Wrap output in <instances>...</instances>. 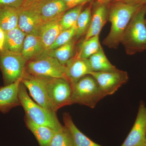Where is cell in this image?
<instances>
[{"mask_svg": "<svg viewBox=\"0 0 146 146\" xmlns=\"http://www.w3.org/2000/svg\"><path fill=\"white\" fill-rule=\"evenodd\" d=\"M109 3H101L97 1L95 3L92 11L91 24L82 42L100 35L102 29L108 19Z\"/></svg>", "mask_w": 146, "mask_h": 146, "instance_id": "cell-12", "label": "cell"}, {"mask_svg": "<svg viewBox=\"0 0 146 146\" xmlns=\"http://www.w3.org/2000/svg\"><path fill=\"white\" fill-rule=\"evenodd\" d=\"M143 5L118 1L110 3L108 20L111 26L109 34L103 41L105 46L117 48L134 14Z\"/></svg>", "mask_w": 146, "mask_h": 146, "instance_id": "cell-1", "label": "cell"}, {"mask_svg": "<svg viewBox=\"0 0 146 146\" xmlns=\"http://www.w3.org/2000/svg\"><path fill=\"white\" fill-rule=\"evenodd\" d=\"M45 50L39 35L28 34L24 40L21 53L25 59L28 61L41 55Z\"/></svg>", "mask_w": 146, "mask_h": 146, "instance_id": "cell-16", "label": "cell"}, {"mask_svg": "<svg viewBox=\"0 0 146 146\" xmlns=\"http://www.w3.org/2000/svg\"><path fill=\"white\" fill-rule=\"evenodd\" d=\"M121 2L127 3H140L145 4L146 0H113L112 2Z\"/></svg>", "mask_w": 146, "mask_h": 146, "instance_id": "cell-31", "label": "cell"}, {"mask_svg": "<svg viewBox=\"0 0 146 146\" xmlns=\"http://www.w3.org/2000/svg\"><path fill=\"white\" fill-rule=\"evenodd\" d=\"M60 18L44 24L40 29L38 35L42 40L45 50L53 44L62 31L60 23Z\"/></svg>", "mask_w": 146, "mask_h": 146, "instance_id": "cell-18", "label": "cell"}, {"mask_svg": "<svg viewBox=\"0 0 146 146\" xmlns=\"http://www.w3.org/2000/svg\"><path fill=\"white\" fill-rule=\"evenodd\" d=\"M63 121L65 125L72 135L73 146H103L95 143L83 134L74 123L69 113H63Z\"/></svg>", "mask_w": 146, "mask_h": 146, "instance_id": "cell-19", "label": "cell"}, {"mask_svg": "<svg viewBox=\"0 0 146 146\" xmlns=\"http://www.w3.org/2000/svg\"><path fill=\"white\" fill-rule=\"evenodd\" d=\"M18 27L26 35H39L44 23L36 5L18 9Z\"/></svg>", "mask_w": 146, "mask_h": 146, "instance_id": "cell-10", "label": "cell"}, {"mask_svg": "<svg viewBox=\"0 0 146 146\" xmlns=\"http://www.w3.org/2000/svg\"><path fill=\"white\" fill-rule=\"evenodd\" d=\"M84 5L78 6L68 9L63 14L60 20L62 31L70 28L75 25L79 16L82 11Z\"/></svg>", "mask_w": 146, "mask_h": 146, "instance_id": "cell-27", "label": "cell"}, {"mask_svg": "<svg viewBox=\"0 0 146 146\" xmlns=\"http://www.w3.org/2000/svg\"><path fill=\"white\" fill-rule=\"evenodd\" d=\"M146 13L144 4L134 14L123 36L121 43L128 55L146 50Z\"/></svg>", "mask_w": 146, "mask_h": 146, "instance_id": "cell-2", "label": "cell"}, {"mask_svg": "<svg viewBox=\"0 0 146 146\" xmlns=\"http://www.w3.org/2000/svg\"><path fill=\"white\" fill-rule=\"evenodd\" d=\"M21 79L0 87V112L3 114H6L12 108L21 106L18 90Z\"/></svg>", "mask_w": 146, "mask_h": 146, "instance_id": "cell-15", "label": "cell"}, {"mask_svg": "<svg viewBox=\"0 0 146 146\" xmlns=\"http://www.w3.org/2000/svg\"><path fill=\"white\" fill-rule=\"evenodd\" d=\"M43 1V0H25L23 5L22 6V7L35 5Z\"/></svg>", "mask_w": 146, "mask_h": 146, "instance_id": "cell-33", "label": "cell"}, {"mask_svg": "<svg viewBox=\"0 0 146 146\" xmlns=\"http://www.w3.org/2000/svg\"><path fill=\"white\" fill-rule=\"evenodd\" d=\"M36 5L44 24L61 18L69 9L62 0H43Z\"/></svg>", "mask_w": 146, "mask_h": 146, "instance_id": "cell-14", "label": "cell"}, {"mask_svg": "<svg viewBox=\"0 0 146 146\" xmlns=\"http://www.w3.org/2000/svg\"><path fill=\"white\" fill-rule=\"evenodd\" d=\"M113 0H97L98 2L101 3H109L110 2H112Z\"/></svg>", "mask_w": 146, "mask_h": 146, "instance_id": "cell-34", "label": "cell"}, {"mask_svg": "<svg viewBox=\"0 0 146 146\" xmlns=\"http://www.w3.org/2000/svg\"><path fill=\"white\" fill-rule=\"evenodd\" d=\"M69 9L80 5H84L86 3L91 2L93 0H62Z\"/></svg>", "mask_w": 146, "mask_h": 146, "instance_id": "cell-30", "label": "cell"}, {"mask_svg": "<svg viewBox=\"0 0 146 146\" xmlns=\"http://www.w3.org/2000/svg\"><path fill=\"white\" fill-rule=\"evenodd\" d=\"M88 60L92 72H112L119 70L110 62L102 47L98 52L89 57Z\"/></svg>", "mask_w": 146, "mask_h": 146, "instance_id": "cell-22", "label": "cell"}, {"mask_svg": "<svg viewBox=\"0 0 146 146\" xmlns=\"http://www.w3.org/2000/svg\"><path fill=\"white\" fill-rule=\"evenodd\" d=\"M25 71L32 75L66 79L65 66L55 58L45 54L27 61Z\"/></svg>", "mask_w": 146, "mask_h": 146, "instance_id": "cell-7", "label": "cell"}, {"mask_svg": "<svg viewBox=\"0 0 146 146\" xmlns=\"http://www.w3.org/2000/svg\"><path fill=\"white\" fill-rule=\"evenodd\" d=\"M146 134V106L143 101L139 104L135 122L121 146H145Z\"/></svg>", "mask_w": 146, "mask_h": 146, "instance_id": "cell-11", "label": "cell"}, {"mask_svg": "<svg viewBox=\"0 0 146 146\" xmlns=\"http://www.w3.org/2000/svg\"><path fill=\"white\" fill-rule=\"evenodd\" d=\"M27 89L21 81L18 90V97L21 106L25 112V115L37 124L48 127L55 131L60 129L63 125L59 122L56 114L48 111L32 100Z\"/></svg>", "mask_w": 146, "mask_h": 146, "instance_id": "cell-3", "label": "cell"}, {"mask_svg": "<svg viewBox=\"0 0 146 146\" xmlns=\"http://www.w3.org/2000/svg\"><path fill=\"white\" fill-rule=\"evenodd\" d=\"M25 0H0V7H7L16 9L22 7Z\"/></svg>", "mask_w": 146, "mask_h": 146, "instance_id": "cell-29", "label": "cell"}, {"mask_svg": "<svg viewBox=\"0 0 146 146\" xmlns=\"http://www.w3.org/2000/svg\"><path fill=\"white\" fill-rule=\"evenodd\" d=\"M71 84V105L77 104L94 108L101 100L106 97L96 80L91 75L84 76Z\"/></svg>", "mask_w": 146, "mask_h": 146, "instance_id": "cell-4", "label": "cell"}, {"mask_svg": "<svg viewBox=\"0 0 146 146\" xmlns=\"http://www.w3.org/2000/svg\"><path fill=\"white\" fill-rule=\"evenodd\" d=\"M145 146H146V134L145 136Z\"/></svg>", "mask_w": 146, "mask_h": 146, "instance_id": "cell-35", "label": "cell"}, {"mask_svg": "<svg viewBox=\"0 0 146 146\" xmlns=\"http://www.w3.org/2000/svg\"><path fill=\"white\" fill-rule=\"evenodd\" d=\"M76 41L75 38L63 45L54 49L45 50L42 54L55 58L62 65H66L74 55V47Z\"/></svg>", "mask_w": 146, "mask_h": 146, "instance_id": "cell-21", "label": "cell"}, {"mask_svg": "<svg viewBox=\"0 0 146 146\" xmlns=\"http://www.w3.org/2000/svg\"><path fill=\"white\" fill-rule=\"evenodd\" d=\"M27 62L21 53L5 50L0 51V69L4 85L14 83L22 78Z\"/></svg>", "mask_w": 146, "mask_h": 146, "instance_id": "cell-6", "label": "cell"}, {"mask_svg": "<svg viewBox=\"0 0 146 146\" xmlns=\"http://www.w3.org/2000/svg\"><path fill=\"white\" fill-rule=\"evenodd\" d=\"M25 121L27 127L35 136L40 146H49L56 131L46 126L35 123L25 115Z\"/></svg>", "mask_w": 146, "mask_h": 146, "instance_id": "cell-17", "label": "cell"}, {"mask_svg": "<svg viewBox=\"0 0 146 146\" xmlns=\"http://www.w3.org/2000/svg\"><path fill=\"white\" fill-rule=\"evenodd\" d=\"M18 9L0 7V28L5 32L18 27Z\"/></svg>", "mask_w": 146, "mask_h": 146, "instance_id": "cell-23", "label": "cell"}, {"mask_svg": "<svg viewBox=\"0 0 146 146\" xmlns=\"http://www.w3.org/2000/svg\"><path fill=\"white\" fill-rule=\"evenodd\" d=\"M92 5H90L82 11L77 21L76 33L75 39L78 40L81 36L86 35L91 24L92 17Z\"/></svg>", "mask_w": 146, "mask_h": 146, "instance_id": "cell-24", "label": "cell"}, {"mask_svg": "<svg viewBox=\"0 0 146 146\" xmlns=\"http://www.w3.org/2000/svg\"><path fill=\"white\" fill-rule=\"evenodd\" d=\"M99 35H96L82 42L79 50L76 53L78 57L88 59L99 50L102 47L100 44Z\"/></svg>", "mask_w": 146, "mask_h": 146, "instance_id": "cell-25", "label": "cell"}, {"mask_svg": "<svg viewBox=\"0 0 146 146\" xmlns=\"http://www.w3.org/2000/svg\"><path fill=\"white\" fill-rule=\"evenodd\" d=\"M21 82L29 90L35 102L48 111L56 114L49 99L41 76L32 75L25 71Z\"/></svg>", "mask_w": 146, "mask_h": 146, "instance_id": "cell-9", "label": "cell"}, {"mask_svg": "<svg viewBox=\"0 0 146 146\" xmlns=\"http://www.w3.org/2000/svg\"><path fill=\"white\" fill-rule=\"evenodd\" d=\"M145 5H146V3H145ZM145 21H146V13Z\"/></svg>", "mask_w": 146, "mask_h": 146, "instance_id": "cell-36", "label": "cell"}, {"mask_svg": "<svg viewBox=\"0 0 146 146\" xmlns=\"http://www.w3.org/2000/svg\"><path fill=\"white\" fill-rule=\"evenodd\" d=\"M65 67V78L71 84L76 83L92 72L88 59L78 57L76 54L67 62Z\"/></svg>", "mask_w": 146, "mask_h": 146, "instance_id": "cell-13", "label": "cell"}, {"mask_svg": "<svg viewBox=\"0 0 146 146\" xmlns=\"http://www.w3.org/2000/svg\"><path fill=\"white\" fill-rule=\"evenodd\" d=\"M26 35L18 27L5 32L4 50L13 52L21 53Z\"/></svg>", "mask_w": 146, "mask_h": 146, "instance_id": "cell-20", "label": "cell"}, {"mask_svg": "<svg viewBox=\"0 0 146 146\" xmlns=\"http://www.w3.org/2000/svg\"><path fill=\"white\" fill-rule=\"evenodd\" d=\"M5 40V32L0 28V51L4 50Z\"/></svg>", "mask_w": 146, "mask_h": 146, "instance_id": "cell-32", "label": "cell"}, {"mask_svg": "<svg viewBox=\"0 0 146 146\" xmlns=\"http://www.w3.org/2000/svg\"><path fill=\"white\" fill-rule=\"evenodd\" d=\"M74 141L70 131L65 125L56 131L49 146H73Z\"/></svg>", "mask_w": 146, "mask_h": 146, "instance_id": "cell-26", "label": "cell"}, {"mask_svg": "<svg viewBox=\"0 0 146 146\" xmlns=\"http://www.w3.org/2000/svg\"><path fill=\"white\" fill-rule=\"evenodd\" d=\"M41 77L56 112L63 106L71 105L72 87L70 82L63 78Z\"/></svg>", "mask_w": 146, "mask_h": 146, "instance_id": "cell-5", "label": "cell"}, {"mask_svg": "<svg viewBox=\"0 0 146 146\" xmlns=\"http://www.w3.org/2000/svg\"><path fill=\"white\" fill-rule=\"evenodd\" d=\"M90 75L96 80L106 96L115 94L129 80L127 72L119 70L112 72H92Z\"/></svg>", "mask_w": 146, "mask_h": 146, "instance_id": "cell-8", "label": "cell"}, {"mask_svg": "<svg viewBox=\"0 0 146 146\" xmlns=\"http://www.w3.org/2000/svg\"><path fill=\"white\" fill-rule=\"evenodd\" d=\"M76 24L72 27L62 31L58 36L53 44L51 45L48 49L56 48L65 44L75 38L76 33Z\"/></svg>", "mask_w": 146, "mask_h": 146, "instance_id": "cell-28", "label": "cell"}]
</instances>
